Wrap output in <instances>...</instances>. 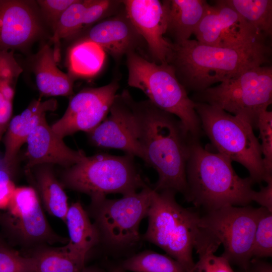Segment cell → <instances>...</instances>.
Wrapping results in <instances>:
<instances>
[{
    "label": "cell",
    "mask_w": 272,
    "mask_h": 272,
    "mask_svg": "<svg viewBox=\"0 0 272 272\" xmlns=\"http://www.w3.org/2000/svg\"><path fill=\"white\" fill-rule=\"evenodd\" d=\"M134 101L127 90L116 94L107 117L88 133L93 145L103 149L120 150L142 159L133 127Z\"/></svg>",
    "instance_id": "cell-14"
},
{
    "label": "cell",
    "mask_w": 272,
    "mask_h": 272,
    "mask_svg": "<svg viewBox=\"0 0 272 272\" xmlns=\"http://www.w3.org/2000/svg\"><path fill=\"white\" fill-rule=\"evenodd\" d=\"M77 272H106L104 270L96 267V266H89L84 267L83 268Z\"/></svg>",
    "instance_id": "cell-37"
},
{
    "label": "cell",
    "mask_w": 272,
    "mask_h": 272,
    "mask_svg": "<svg viewBox=\"0 0 272 272\" xmlns=\"http://www.w3.org/2000/svg\"><path fill=\"white\" fill-rule=\"evenodd\" d=\"M193 34L199 42L211 46H236L266 38L257 33L225 0L208 4Z\"/></svg>",
    "instance_id": "cell-13"
},
{
    "label": "cell",
    "mask_w": 272,
    "mask_h": 272,
    "mask_svg": "<svg viewBox=\"0 0 272 272\" xmlns=\"http://www.w3.org/2000/svg\"><path fill=\"white\" fill-rule=\"evenodd\" d=\"M80 40L95 43L116 60L135 51L145 42L128 19L124 7L116 14L92 27Z\"/></svg>",
    "instance_id": "cell-17"
},
{
    "label": "cell",
    "mask_w": 272,
    "mask_h": 272,
    "mask_svg": "<svg viewBox=\"0 0 272 272\" xmlns=\"http://www.w3.org/2000/svg\"><path fill=\"white\" fill-rule=\"evenodd\" d=\"M32 256L36 262V272H77L85 267L61 247H37Z\"/></svg>",
    "instance_id": "cell-27"
},
{
    "label": "cell",
    "mask_w": 272,
    "mask_h": 272,
    "mask_svg": "<svg viewBox=\"0 0 272 272\" xmlns=\"http://www.w3.org/2000/svg\"><path fill=\"white\" fill-rule=\"evenodd\" d=\"M105 52L98 44L89 40H79L68 53L69 72L74 77H90L98 74L102 68Z\"/></svg>",
    "instance_id": "cell-25"
},
{
    "label": "cell",
    "mask_w": 272,
    "mask_h": 272,
    "mask_svg": "<svg viewBox=\"0 0 272 272\" xmlns=\"http://www.w3.org/2000/svg\"><path fill=\"white\" fill-rule=\"evenodd\" d=\"M64 223L69 238L66 245L61 247L85 264L87 254L100 241L98 231L79 201L69 206Z\"/></svg>",
    "instance_id": "cell-21"
},
{
    "label": "cell",
    "mask_w": 272,
    "mask_h": 272,
    "mask_svg": "<svg viewBox=\"0 0 272 272\" xmlns=\"http://www.w3.org/2000/svg\"><path fill=\"white\" fill-rule=\"evenodd\" d=\"M152 189L148 185L119 199L91 198L90 213L100 240L114 248L136 244L140 239V224L148 215Z\"/></svg>",
    "instance_id": "cell-9"
},
{
    "label": "cell",
    "mask_w": 272,
    "mask_h": 272,
    "mask_svg": "<svg viewBox=\"0 0 272 272\" xmlns=\"http://www.w3.org/2000/svg\"><path fill=\"white\" fill-rule=\"evenodd\" d=\"M110 272H127V271L123 270L120 267H116L112 269Z\"/></svg>",
    "instance_id": "cell-38"
},
{
    "label": "cell",
    "mask_w": 272,
    "mask_h": 272,
    "mask_svg": "<svg viewBox=\"0 0 272 272\" xmlns=\"http://www.w3.org/2000/svg\"><path fill=\"white\" fill-rule=\"evenodd\" d=\"M37 167L34 183L37 192L46 211L51 215L65 221L69 210L67 197L49 165Z\"/></svg>",
    "instance_id": "cell-24"
},
{
    "label": "cell",
    "mask_w": 272,
    "mask_h": 272,
    "mask_svg": "<svg viewBox=\"0 0 272 272\" xmlns=\"http://www.w3.org/2000/svg\"><path fill=\"white\" fill-rule=\"evenodd\" d=\"M26 168L56 164L69 168L81 161L86 155L82 150L67 147L63 139L56 134L44 118L27 138Z\"/></svg>",
    "instance_id": "cell-18"
},
{
    "label": "cell",
    "mask_w": 272,
    "mask_h": 272,
    "mask_svg": "<svg viewBox=\"0 0 272 272\" xmlns=\"http://www.w3.org/2000/svg\"><path fill=\"white\" fill-rule=\"evenodd\" d=\"M261 207L228 206L207 211L199 228L224 247L221 255L244 271L252 258L254 233Z\"/></svg>",
    "instance_id": "cell-10"
},
{
    "label": "cell",
    "mask_w": 272,
    "mask_h": 272,
    "mask_svg": "<svg viewBox=\"0 0 272 272\" xmlns=\"http://www.w3.org/2000/svg\"><path fill=\"white\" fill-rule=\"evenodd\" d=\"M57 101L50 99L33 100L20 114L12 118L5 133L4 159L8 163L17 165V156L31 132L45 117L48 111L57 108Z\"/></svg>",
    "instance_id": "cell-19"
},
{
    "label": "cell",
    "mask_w": 272,
    "mask_h": 272,
    "mask_svg": "<svg viewBox=\"0 0 272 272\" xmlns=\"http://www.w3.org/2000/svg\"><path fill=\"white\" fill-rule=\"evenodd\" d=\"M36 262L32 256H24L0 244V272H36Z\"/></svg>",
    "instance_id": "cell-32"
},
{
    "label": "cell",
    "mask_w": 272,
    "mask_h": 272,
    "mask_svg": "<svg viewBox=\"0 0 272 272\" xmlns=\"http://www.w3.org/2000/svg\"><path fill=\"white\" fill-rule=\"evenodd\" d=\"M267 185L262 187L259 191H254L252 195V201H254L261 207L272 212V178L267 180Z\"/></svg>",
    "instance_id": "cell-35"
},
{
    "label": "cell",
    "mask_w": 272,
    "mask_h": 272,
    "mask_svg": "<svg viewBox=\"0 0 272 272\" xmlns=\"http://www.w3.org/2000/svg\"><path fill=\"white\" fill-rule=\"evenodd\" d=\"M40 19L30 2L0 1V48L22 49L42 32Z\"/></svg>",
    "instance_id": "cell-16"
},
{
    "label": "cell",
    "mask_w": 272,
    "mask_h": 272,
    "mask_svg": "<svg viewBox=\"0 0 272 272\" xmlns=\"http://www.w3.org/2000/svg\"><path fill=\"white\" fill-rule=\"evenodd\" d=\"M176 193L170 189H152L148 226L143 238L162 248L185 272H193L192 251L200 233V216L180 205Z\"/></svg>",
    "instance_id": "cell-4"
},
{
    "label": "cell",
    "mask_w": 272,
    "mask_h": 272,
    "mask_svg": "<svg viewBox=\"0 0 272 272\" xmlns=\"http://www.w3.org/2000/svg\"><path fill=\"white\" fill-rule=\"evenodd\" d=\"M257 33L267 38L272 34V1L225 0Z\"/></svg>",
    "instance_id": "cell-26"
},
{
    "label": "cell",
    "mask_w": 272,
    "mask_h": 272,
    "mask_svg": "<svg viewBox=\"0 0 272 272\" xmlns=\"http://www.w3.org/2000/svg\"><path fill=\"white\" fill-rule=\"evenodd\" d=\"M17 165L6 162L0 151V210L7 208L16 188L14 179Z\"/></svg>",
    "instance_id": "cell-33"
},
{
    "label": "cell",
    "mask_w": 272,
    "mask_h": 272,
    "mask_svg": "<svg viewBox=\"0 0 272 272\" xmlns=\"http://www.w3.org/2000/svg\"><path fill=\"white\" fill-rule=\"evenodd\" d=\"M119 87L116 80L108 84L85 88L70 100L63 116L51 127L61 138L82 131L88 133L108 115Z\"/></svg>",
    "instance_id": "cell-12"
},
{
    "label": "cell",
    "mask_w": 272,
    "mask_h": 272,
    "mask_svg": "<svg viewBox=\"0 0 272 272\" xmlns=\"http://www.w3.org/2000/svg\"><path fill=\"white\" fill-rule=\"evenodd\" d=\"M23 71L14 51L0 48V142L11 119L15 88Z\"/></svg>",
    "instance_id": "cell-23"
},
{
    "label": "cell",
    "mask_w": 272,
    "mask_h": 272,
    "mask_svg": "<svg viewBox=\"0 0 272 272\" xmlns=\"http://www.w3.org/2000/svg\"><path fill=\"white\" fill-rule=\"evenodd\" d=\"M3 210L0 213V223L23 246L37 247L68 241L50 227L38 194L32 187H16L7 208Z\"/></svg>",
    "instance_id": "cell-11"
},
{
    "label": "cell",
    "mask_w": 272,
    "mask_h": 272,
    "mask_svg": "<svg viewBox=\"0 0 272 272\" xmlns=\"http://www.w3.org/2000/svg\"><path fill=\"white\" fill-rule=\"evenodd\" d=\"M133 119L142 160L158 174L153 189L157 191L172 190L185 197L190 136L180 121L148 100L134 101Z\"/></svg>",
    "instance_id": "cell-1"
},
{
    "label": "cell",
    "mask_w": 272,
    "mask_h": 272,
    "mask_svg": "<svg viewBox=\"0 0 272 272\" xmlns=\"http://www.w3.org/2000/svg\"><path fill=\"white\" fill-rule=\"evenodd\" d=\"M266 41L258 39L236 46H217L189 39L173 43L167 62L185 89L199 92L269 62L271 50Z\"/></svg>",
    "instance_id": "cell-2"
},
{
    "label": "cell",
    "mask_w": 272,
    "mask_h": 272,
    "mask_svg": "<svg viewBox=\"0 0 272 272\" xmlns=\"http://www.w3.org/2000/svg\"><path fill=\"white\" fill-rule=\"evenodd\" d=\"M126 14L147 44L155 62L168 63L173 43L165 37L166 13L162 1H122Z\"/></svg>",
    "instance_id": "cell-15"
},
{
    "label": "cell",
    "mask_w": 272,
    "mask_h": 272,
    "mask_svg": "<svg viewBox=\"0 0 272 272\" xmlns=\"http://www.w3.org/2000/svg\"><path fill=\"white\" fill-rule=\"evenodd\" d=\"M232 162L219 153L211 152L190 137L186 167L185 198L195 206L212 211L228 206H245L252 201L254 182L241 178Z\"/></svg>",
    "instance_id": "cell-3"
},
{
    "label": "cell",
    "mask_w": 272,
    "mask_h": 272,
    "mask_svg": "<svg viewBox=\"0 0 272 272\" xmlns=\"http://www.w3.org/2000/svg\"><path fill=\"white\" fill-rule=\"evenodd\" d=\"M126 57L128 85L141 90L158 108L176 116L190 137L198 139L202 128L195 102L188 97L173 66L149 61L136 51Z\"/></svg>",
    "instance_id": "cell-5"
},
{
    "label": "cell",
    "mask_w": 272,
    "mask_h": 272,
    "mask_svg": "<svg viewBox=\"0 0 272 272\" xmlns=\"http://www.w3.org/2000/svg\"><path fill=\"white\" fill-rule=\"evenodd\" d=\"M120 267L132 272H185L181 265L169 255L149 250L128 258Z\"/></svg>",
    "instance_id": "cell-28"
},
{
    "label": "cell",
    "mask_w": 272,
    "mask_h": 272,
    "mask_svg": "<svg viewBox=\"0 0 272 272\" xmlns=\"http://www.w3.org/2000/svg\"><path fill=\"white\" fill-rule=\"evenodd\" d=\"M198 102L219 107L256 127L259 114L272 102V68H250L197 95Z\"/></svg>",
    "instance_id": "cell-8"
},
{
    "label": "cell",
    "mask_w": 272,
    "mask_h": 272,
    "mask_svg": "<svg viewBox=\"0 0 272 272\" xmlns=\"http://www.w3.org/2000/svg\"><path fill=\"white\" fill-rule=\"evenodd\" d=\"M2 244V243H1V242L0 241V244Z\"/></svg>",
    "instance_id": "cell-39"
},
{
    "label": "cell",
    "mask_w": 272,
    "mask_h": 272,
    "mask_svg": "<svg viewBox=\"0 0 272 272\" xmlns=\"http://www.w3.org/2000/svg\"><path fill=\"white\" fill-rule=\"evenodd\" d=\"M220 245L216 240L201 231L194 246L198 260L194 264L193 272H234L225 258L215 255Z\"/></svg>",
    "instance_id": "cell-29"
},
{
    "label": "cell",
    "mask_w": 272,
    "mask_h": 272,
    "mask_svg": "<svg viewBox=\"0 0 272 272\" xmlns=\"http://www.w3.org/2000/svg\"><path fill=\"white\" fill-rule=\"evenodd\" d=\"M256 127L259 131L260 144L266 182L272 178V112L267 109L259 115Z\"/></svg>",
    "instance_id": "cell-31"
},
{
    "label": "cell",
    "mask_w": 272,
    "mask_h": 272,
    "mask_svg": "<svg viewBox=\"0 0 272 272\" xmlns=\"http://www.w3.org/2000/svg\"><path fill=\"white\" fill-rule=\"evenodd\" d=\"M244 272H272L271 264L262 258L252 257Z\"/></svg>",
    "instance_id": "cell-36"
},
{
    "label": "cell",
    "mask_w": 272,
    "mask_h": 272,
    "mask_svg": "<svg viewBox=\"0 0 272 272\" xmlns=\"http://www.w3.org/2000/svg\"><path fill=\"white\" fill-rule=\"evenodd\" d=\"M61 184L88 194L91 199L110 193L126 195L148 186L138 171L134 157L107 153L86 156L66 168L61 175Z\"/></svg>",
    "instance_id": "cell-7"
},
{
    "label": "cell",
    "mask_w": 272,
    "mask_h": 272,
    "mask_svg": "<svg viewBox=\"0 0 272 272\" xmlns=\"http://www.w3.org/2000/svg\"><path fill=\"white\" fill-rule=\"evenodd\" d=\"M77 0H39V7L52 30L67 8Z\"/></svg>",
    "instance_id": "cell-34"
},
{
    "label": "cell",
    "mask_w": 272,
    "mask_h": 272,
    "mask_svg": "<svg viewBox=\"0 0 272 272\" xmlns=\"http://www.w3.org/2000/svg\"><path fill=\"white\" fill-rule=\"evenodd\" d=\"M202 130L218 153L243 166L254 183L265 181L260 143L243 118L205 103L195 102Z\"/></svg>",
    "instance_id": "cell-6"
},
{
    "label": "cell",
    "mask_w": 272,
    "mask_h": 272,
    "mask_svg": "<svg viewBox=\"0 0 272 272\" xmlns=\"http://www.w3.org/2000/svg\"><path fill=\"white\" fill-rule=\"evenodd\" d=\"M166 17V34L180 44L190 37L202 17L208 3L203 0L162 1Z\"/></svg>",
    "instance_id": "cell-22"
},
{
    "label": "cell",
    "mask_w": 272,
    "mask_h": 272,
    "mask_svg": "<svg viewBox=\"0 0 272 272\" xmlns=\"http://www.w3.org/2000/svg\"><path fill=\"white\" fill-rule=\"evenodd\" d=\"M53 50L44 45L33 58L32 71L42 96H68L73 94L74 77L56 65Z\"/></svg>",
    "instance_id": "cell-20"
},
{
    "label": "cell",
    "mask_w": 272,
    "mask_h": 272,
    "mask_svg": "<svg viewBox=\"0 0 272 272\" xmlns=\"http://www.w3.org/2000/svg\"><path fill=\"white\" fill-rule=\"evenodd\" d=\"M252 256L259 258L272 256V212L262 207L254 233Z\"/></svg>",
    "instance_id": "cell-30"
}]
</instances>
